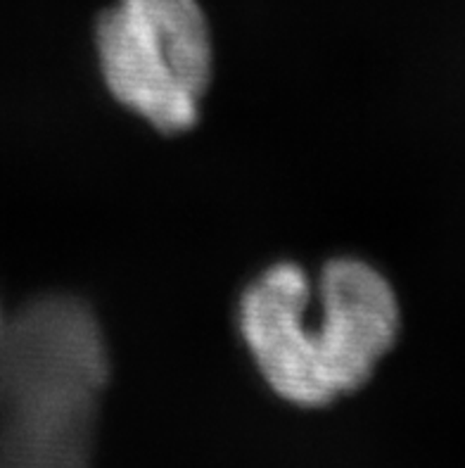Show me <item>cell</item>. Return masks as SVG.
I'll return each mask as SVG.
<instances>
[{
    "mask_svg": "<svg viewBox=\"0 0 465 468\" xmlns=\"http://www.w3.org/2000/svg\"><path fill=\"white\" fill-rule=\"evenodd\" d=\"M313 285L297 264H276L240 300V331L266 383L300 407L359 390L392 350L399 304L380 271L352 257L328 261Z\"/></svg>",
    "mask_w": 465,
    "mask_h": 468,
    "instance_id": "cell-1",
    "label": "cell"
},
{
    "mask_svg": "<svg viewBox=\"0 0 465 468\" xmlns=\"http://www.w3.org/2000/svg\"><path fill=\"white\" fill-rule=\"evenodd\" d=\"M107 89L164 133L200 117L212 79V38L197 0H119L98 19Z\"/></svg>",
    "mask_w": 465,
    "mask_h": 468,
    "instance_id": "cell-2",
    "label": "cell"
}]
</instances>
